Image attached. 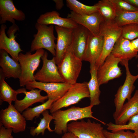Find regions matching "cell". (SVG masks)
I'll return each instance as SVG.
<instances>
[{
    "instance_id": "ac0fdd59",
    "label": "cell",
    "mask_w": 138,
    "mask_h": 138,
    "mask_svg": "<svg viewBox=\"0 0 138 138\" xmlns=\"http://www.w3.org/2000/svg\"><path fill=\"white\" fill-rule=\"evenodd\" d=\"M19 94L24 93L25 95L24 98L21 100L17 99L15 102L14 107L20 113L29 108L33 104L38 102L43 103L45 101L48 99L47 95L42 96L41 94V90L37 89H33L29 91L22 88L17 90Z\"/></svg>"
},
{
    "instance_id": "d590c367",
    "label": "cell",
    "mask_w": 138,
    "mask_h": 138,
    "mask_svg": "<svg viewBox=\"0 0 138 138\" xmlns=\"http://www.w3.org/2000/svg\"><path fill=\"white\" fill-rule=\"evenodd\" d=\"M55 3V8L56 9L60 10L64 5L63 1L62 0H53Z\"/></svg>"
},
{
    "instance_id": "d6986e66",
    "label": "cell",
    "mask_w": 138,
    "mask_h": 138,
    "mask_svg": "<svg viewBox=\"0 0 138 138\" xmlns=\"http://www.w3.org/2000/svg\"><path fill=\"white\" fill-rule=\"evenodd\" d=\"M0 24H4L6 21L15 23V20L23 21L26 18L24 13L18 9L12 0H0Z\"/></svg>"
},
{
    "instance_id": "4316f807",
    "label": "cell",
    "mask_w": 138,
    "mask_h": 138,
    "mask_svg": "<svg viewBox=\"0 0 138 138\" xmlns=\"http://www.w3.org/2000/svg\"><path fill=\"white\" fill-rule=\"evenodd\" d=\"M42 114L43 117L40 119V121L38 126L36 127H32L30 128V133L33 136H37L40 133L43 135L46 129L50 132L54 131V130L51 129L49 125L50 122L54 119L53 117L51 115L49 114L47 110L44 111Z\"/></svg>"
},
{
    "instance_id": "d4e9b609",
    "label": "cell",
    "mask_w": 138,
    "mask_h": 138,
    "mask_svg": "<svg viewBox=\"0 0 138 138\" xmlns=\"http://www.w3.org/2000/svg\"><path fill=\"white\" fill-rule=\"evenodd\" d=\"M5 77L0 69V100L7 102L10 105L13 101L15 102L17 100V96L19 94L17 90L13 89L6 82Z\"/></svg>"
},
{
    "instance_id": "74e56055",
    "label": "cell",
    "mask_w": 138,
    "mask_h": 138,
    "mask_svg": "<svg viewBox=\"0 0 138 138\" xmlns=\"http://www.w3.org/2000/svg\"><path fill=\"white\" fill-rule=\"evenodd\" d=\"M131 42L134 49L138 52V38L131 41Z\"/></svg>"
},
{
    "instance_id": "5bb4252c",
    "label": "cell",
    "mask_w": 138,
    "mask_h": 138,
    "mask_svg": "<svg viewBox=\"0 0 138 138\" xmlns=\"http://www.w3.org/2000/svg\"><path fill=\"white\" fill-rule=\"evenodd\" d=\"M67 18L83 26L94 36L100 34V25L103 21L98 12L89 15H81L71 11L68 14Z\"/></svg>"
},
{
    "instance_id": "52a82bcc",
    "label": "cell",
    "mask_w": 138,
    "mask_h": 138,
    "mask_svg": "<svg viewBox=\"0 0 138 138\" xmlns=\"http://www.w3.org/2000/svg\"><path fill=\"white\" fill-rule=\"evenodd\" d=\"M82 61L68 49L57 66L60 74L65 83L72 85L77 82L81 70Z\"/></svg>"
},
{
    "instance_id": "f35d334b",
    "label": "cell",
    "mask_w": 138,
    "mask_h": 138,
    "mask_svg": "<svg viewBox=\"0 0 138 138\" xmlns=\"http://www.w3.org/2000/svg\"><path fill=\"white\" fill-rule=\"evenodd\" d=\"M135 7L138 9V0H125Z\"/></svg>"
},
{
    "instance_id": "ab89813d",
    "label": "cell",
    "mask_w": 138,
    "mask_h": 138,
    "mask_svg": "<svg viewBox=\"0 0 138 138\" xmlns=\"http://www.w3.org/2000/svg\"><path fill=\"white\" fill-rule=\"evenodd\" d=\"M138 57V54L137 55L136 57V58H137ZM137 67L138 68V63L137 64Z\"/></svg>"
},
{
    "instance_id": "603a6c76",
    "label": "cell",
    "mask_w": 138,
    "mask_h": 138,
    "mask_svg": "<svg viewBox=\"0 0 138 138\" xmlns=\"http://www.w3.org/2000/svg\"><path fill=\"white\" fill-rule=\"evenodd\" d=\"M111 53L121 61H129L136 57L138 54V52L132 46L131 41L121 36L116 42Z\"/></svg>"
},
{
    "instance_id": "836d02e7",
    "label": "cell",
    "mask_w": 138,
    "mask_h": 138,
    "mask_svg": "<svg viewBox=\"0 0 138 138\" xmlns=\"http://www.w3.org/2000/svg\"><path fill=\"white\" fill-rule=\"evenodd\" d=\"M120 130L115 132H110L103 130L104 134L107 138H135L134 132L130 130Z\"/></svg>"
},
{
    "instance_id": "7c38bea8",
    "label": "cell",
    "mask_w": 138,
    "mask_h": 138,
    "mask_svg": "<svg viewBox=\"0 0 138 138\" xmlns=\"http://www.w3.org/2000/svg\"><path fill=\"white\" fill-rule=\"evenodd\" d=\"M121 61L111 53L107 57L97 71V77L100 86L107 83L110 80L119 78L121 76V70L118 66Z\"/></svg>"
},
{
    "instance_id": "8992f818",
    "label": "cell",
    "mask_w": 138,
    "mask_h": 138,
    "mask_svg": "<svg viewBox=\"0 0 138 138\" xmlns=\"http://www.w3.org/2000/svg\"><path fill=\"white\" fill-rule=\"evenodd\" d=\"M120 63L125 67L126 77L123 84L119 87L114 96V103L116 109L113 114L114 120L119 115L126 100H128L132 97V94L135 88L134 83L138 79V74L134 75L130 72L129 61H121Z\"/></svg>"
},
{
    "instance_id": "e0dca14e",
    "label": "cell",
    "mask_w": 138,
    "mask_h": 138,
    "mask_svg": "<svg viewBox=\"0 0 138 138\" xmlns=\"http://www.w3.org/2000/svg\"><path fill=\"white\" fill-rule=\"evenodd\" d=\"M54 28L57 35L55 57L56 64L58 66L71 44L73 29L57 26H55Z\"/></svg>"
},
{
    "instance_id": "484cf974",
    "label": "cell",
    "mask_w": 138,
    "mask_h": 138,
    "mask_svg": "<svg viewBox=\"0 0 138 138\" xmlns=\"http://www.w3.org/2000/svg\"><path fill=\"white\" fill-rule=\"evenodd\" d=\"M98 12L105 21L115 20L116 10L110 0H101L95 4Z\"/></svg>"
},
{
    "instance_id": "9a60e30c",
    "label": "cell",
    "mask_w": 138,
    "mask_h": 138,
    "mask_svg": "<svg viewBox=\"0 0 138 138\" xmlns=\"http://www.w3.org/2000/svg\"><path fill=\"white\" fill-rule=\"evenodd\" d=\"M90 33L87 28L80 25L72 30L71 42L68 49L82 60Z\"/></svg>"
},
{
    "instance_id": "83f0119b",
    "label": "cell",
    "mask_w": 138,
    "mask_h": 138,
    "mask_svg": "<svg viewBox=\"0 0 138 138\" xmlns=\"http://www.w3.org/2000/svg\"><path fill=\"white\" fill-rule=\"evenodd\" d=\"M66 6L71 11L77 14L89 15L98 12L95 5L89 6L85 5L76 0H66Z\"/></svg>"
},
{
    "instance_id": "2e32d148",
    "label": "cell",
    "mask_w": 138,
    "mask_h": 138,
    "mask_svg": "<svg viewBox=\"0 0 138 138\" xmlns=\"http://www.w3.org/2000/svg\"><path fill=\"white\" fill-rule=\"evenodd\" d=\"M103 43V37L101 34L94 36L90 32L82 60L89 62L90 67L95 65L101 54Z\"/></svg>"
},
{
    "instance_id": "4dcf8cb0",
    "label": "cell",
    "mask_w": 138,
    "mask_h": 138,
    "mask_svg": "<svg viewBox=\"0 0 138 138\" xmlns=\"http://www.w3.org/2000/svg\"><path fill=\"white\" fill-rule=\"evenodd\" d=\"M116 14L115 21L120 27L130 24H138V11L117 12Z\"/></svg>"
},
{
    "instance_id": "7402d4cb",
    "label": "cell",
    "mask_w": 138,
    "mask_h": 138,
    "mask_svg": "<svg viewBox=\"0 0 138 138\" xmlns=\"http://www.w3.org/2000/svg\"><path fill=\"white\" fill-rule=\"evenodd\" d=\"M138 114V89L133 95L124 103L121 111L115 120V124L123 125L126 124L129 119Z\"/></svg>"
},
{
    "instance_id": "1f68e13d",
    "label": "cell",
    "mask_w": 138,
    "mask_h": 138,
    "mask_svg": "<svg viewBox=\"0 0 138 138\" xmlns=\"http://www.w3.org/2000/svg\"><path fill=\"white\" fill-rule=\"evenodd\" d=\"M121 27L122 37L131 41L138 38V24H127Z\"/></svg>"
},
{
    "instance_id": "4fadbf2b",
    "label": "cell",
    "mask_w": 138,
    "mask_h": 138,
    "mask_svg": "<svg viewBox=\"0 0 138 138\" xmlns=\"http://www.w3.org/2000/svg\"><path fill=\"white\" fill-rule=\"evenodd\" d=\"M72 85L65 82L43 83L35 80L25 86L29 90L36 88L44 91L47 94L48 99L55 102L62 97Z\"/></svg>"
},
{
    "instance_id": "8d00e7d4",
    "label": "cell",
    "mask_w": 138,
    "mask_h": 138,
    "mask_svg": "<svg viewBox=\"0 0 138 138\" xmlns=\"http://www.w3.org/2000/svg\"><path fill=\"white\" fill-rule=\"evenodd\" d=\"M61 138H79L73 133L68 132L64 133Z\"/></svg>"
},
{
    "instance_id": "cb8c5ba5",
    "label": "cell",
    "mask_w": 138,
    "mask_h": 138,
    "mask_svg": "<svg viewBox=\"0 0 138 138\" xmlns=\"http://www.w3.org/2000/svg\"><path fill=\"white\" fill-rule=\"evenodd\" d=\"M97 68L95 65L90 67V79L87 82V86L90 94V105L93 106L99 105V97L101 91L97 76Z\"/></svg>"
},
{
    "instance_id": "e575fe53",
    "label": "cell",
    "mask_w": 138,
    "mask_h": 138,
    "mask_svg": "<svg viewBox=\"0 0 138 138\" xmlns=\"http://www.w3.org/2000/svg\"><path fill=\"white\" fill-rule=\"evenodd\" d=\"M12 132V129L6 128L3 125H0V138H9Z\"/></svg>"
},
{
    "instance_id": "60d3db41",
    "label": "cell",
    "mask_w": 138,
    "mask_h": 138,
    "mask_svg": "<svg viewBox=\"0 0 138 138\" xmlns=\"http://www.w3.org/2000/svg\"><path fill=\"white\" fill-rule=\"evenodd\" d=\"M9 138H14V137L12 135Z\"/></svg>"
},
{
    "instance_id": "3957f363",
    "label": "cell",
    "mask_w": 138,
    "mask_h": 138,
    "mask_svg": "<svg viewBox=\"0 0 138 138\" xmlns=\"http://www.w3.org/2000/svg\"><path fill=\"white\" fill-rule=\"evenodd\" d=\"M45 51L43 49L36 51L33 54L30 52L23 54L20 52L18 61L21 70L20 76L19 78V85L24 87L28 83L35 80L34 74L38 67L40 59Z\"/></svg>"
},
{
    "instance_id": "8fae6325",
    "label": "cell",
    "mask_w": 138,
    "mask_h": 138,
    "mask_svg": "<svg viewBox=\"0 0 138 138\" xmlns=\"http://www.w3.org/2000/svg\"><path fill=\"white\" fill-rule=\"evenodd\" d=\"M48 55L47 52L45 51L42 56V66L34 75L35 80L43 83L65 82L59 71L55 57L49 60Z\"/></svg>"
},
{
    "instance_id": "f546056e",
    "label": "cell",
    "mask_w": 138,
    "mask_h": 138,
    "mask_svg": "<svg viewBox=\"0 0 138 138\" xmlns=\"http://www.w3.org/2000/svg\"><path fill=\"white\" fill-rule=\"evenodd\" d=\"M54 101L48 99L41 105L33 108H28L22 112V115L26 120L32 121L35 117L38 118L45 110L50 109Z\"/></svg>"
},
{
    "instance_id": "9c48e42d",
    "label": "cell",
    "mask_w": 138,
    "mask_h": 138,
    "mask_svg": "<svg viewBox=\"0 0 138 138\" xmlns=\"http://www.w3.org/2000/svg\"><path fill=\"white\" fill-rule=\"evenodd\" d=\"M0 120V125L6 128L12 129L15 133L24 132L26 130V120L12 104L1 110Z\"/></svg>"
},
{
    "instance_id": "f1b7e54d",
    "label": "cell",
    "mask_w": 138,
    "mask_h": 138,
    "mask_svg": "<svg viewBox=\"0 0 138 138\" xmlns=\"http://www.w3.org/2000/svg\"><path fill=\"white\" fill-rule=\"evenodd\" d=\"M128 122L127 124L123 125H118L110 122L106 124L107 129L113 132L120 130H132L134 131L135 138H138V114L131 117Z\"/></svg>"
},
{
    "instance_id": "ba28073f",
    "label": "cell",
    "mask_w": 138,
    "mask_h": 138,
    "mask_svg": "<svg viewBox=\"0 0 138 138\" xmlns=\"http://www.w3.org/2000/svg\"><path fill=\"white\" fill-rule=\"evenodd\" d=\"M68 132L72 133L79 138H107L101 124L89 119L86 121H73L67 124Z\"/></svg>"
},
{
    "instance_id": "30bf717a",
    "label": "cell",
    "mask_w": 138,
    "mask_h": 138,
    "mask_svg": "<svg viewBox=\"0 0 138 138\" xmlns=\"http://www.w3.org/2000/svg\"><path fill=\"white\" fill-rule=\"evenodd\" d=\"M7 27L5 24L1 25L0 29V50L5 51L9 54L12 58L15 61L18 62V56L19 54L23 52L20 45L16 40L15 33L19 31L18 26L15 23L13 24L8 29L7 34L5 33V30Z\"/></svg>"
},
{
    "instance_id": "7a4b0ae2",
    "label": "cell",
    "mask_w": 138,
    "mask_h": 138,
    "mask_svg": "<svg viewBox=\"0 0 138 138\" xmlns=\"http://www.w3.org/2000/svg\"><path fill=\"white\" fill-rule=\"evenodd\" d=\"M100 33L103 36L104 43L101 54L95 64L97 69L111 53L116 42L121 36V27L115 20H103L100 25Z\"/></svg>"
},
{
    "instance_id": "ffe728a7",
    "label": "cell",
    "mask_w": 138,
    "mask_h": 138,
    "mask_svg": "<svg viewBox=\"0 0 138 138\" xmlns=\"http://www.w3.org/2000/svg\"><path fill=\"white\" fill-rule=\"evenodd\" d=\"M37 22L47 25H54L55 26L72 29L78 25L69 18L60 17L59 13L55 11L48 12L42 14L37 19Z\"/></svg>"
},
{
    "instance_id": "d6a6232c",
    "label": "cell",
    "mask_w": 138,
    "mask_h": 138,
    "mask_svg": "<svg viewBox=\"0 0 138 138\" xmlns=\"http://www.w3.org/2000/svg\"><path fill=\"white\" fill-rule=\"evenodd\" d=\"M117 12L138 11V9L125 0H110Z\"/></svg>"
},
{
    "instance_id": "44dd1931",
    "label": "cell",
    "mask_w": 138,
    "mask_h": 138,
    "mask_svg": "<svg viewBox=\"0 0 138 138\" xmlns=\"http://www.w3.org/2000/svg\"><path fill=\"white\" fill-rule=\"evenodd\" d=\"M0 66L5 77L19 79L20 77L21 70L19 62L10 57L3 50H0Z\"/></svg>"
},
{
    "instance_id": "6da1fadb",
    "label": "cell",
    "mask_w": 138,
    "mask_h": 138,
    "mask_svg": "<svg viewBox=\"0 0 138 138\" xmlns=\"http://www.w3.org/2000/svg\"><path fill=\"white\" fill-rule=\"evenodd\" d=\"M93 106L90 105L84 107L73 106L65 110H59L52 113L55 126L54 131L59 135L68 132L67 124L69 122L85 118H92L106 125L104 122L93 115Z\"/></svg>"
},
{
    "instance_id": "5b68a950",
    "label": "cell",
    "mask_w": 138,
    "mask_h": 138,
    "mask_svg": "<svg viewBox=\"0 0 138 138\" xmlns=\"http://www.w3.org/2000/svg\"><path fill=\"white\" fill-rule=\"evenodd\" d=\"M90 98L87 82H76L61 98L52 104L50 112L52 113L64 107L78 103L82 99Z\"/></svg>"
},
{
    "instance_id": "277c9868",
    "label": "cell",
    "mask_w": 138,
    "mask_h": 138,
    "mask_svg": "<svg viewBox=\"0 0 138 138\" xmlns=\"http://www.w3.org/2000/svg\"><path fill=\"white\" fill-rule=\"evenodd\" d=\"M35 27L37 32L33 35L34 38L31 43L30 52L45 49L55 57L56 44L55 41L57 38L54 35V26L52 25L49 26L37 22Z\"/></svg>"
}]
</instances>
